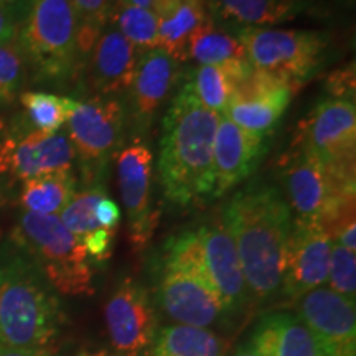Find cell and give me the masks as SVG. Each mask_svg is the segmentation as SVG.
I'll return each instance as SVG.
<instances>
[{
  "label": "cell",
  "instance_id": "8d00e7d4",
  "mask_svg": "<svg viewBox=\"0 0 356 356\" xmlns=\"http://www.w3.org/2000/svg\"><path fill=\"white\" fill-rule=\"evenodd\" d=\"M19 33V26L13 22L12 15L0 6V43H13Z\"/></svg>",
  "mask_w": 356,
  "mask_h": 356
},
{
  "label": "cell",
  "instance_id": "9c48e42d",
  "mask_svg": "<svg viewBox=\"0 0 356 356\" xmlns=\"http://www.w3.org/2000/svg\"><path fill=\"white\" fill-rule=\"evenodd\" d=\"M126 126V108L115 96L97 95L78 102L65 129L91 185L104 184L109 162L124 147Z\"/></svg>",
  "mask_w": 356,
  "mask_h": 356
},
{
  "label": "cell",
  "instance_id": "2e32d148",
  "mask_svg": "<svg viewBox=\"0 0 356 356\" xmlns=\"http://www.w3.org/2000/svg\"><path fill=\"white\" fill-rule=\"evenodd\" d=\"M178 61L162 48L142 53L129 86L126 118L134 139H144L162 108L163 101L175 86Z\"/></svg>",
  "mask_w": 356,
  "mask_h": 356
},
{
  "label": "cell",
  "instance_id": "484cf974",
  "mask_svg": "<svg viewBox=\"0 0 356 356\" xmlns=\"http://www.w3.org/2000/svg\"><path fill=\"white\" fill-rule=\"evenodd\" d=\"M225 341L208 328L170 325L160 328L149 356H222Z\"/></svg>",
  "mask_w": 356,
  "mask_h": 356
},
{
  "label": "cell",
  "instance_id": "ab89813d",
  "mask_svg": "<svg viewBox=\"0 0 356 356\" xmlns=\"http://www.w3.org/2000/svg\"><path fill=\"white\" fill-rule=\"evenodd\" d=\"M233 356H259V355H257L256 351L252 350L249 345H243V346H239V348L234 351Z\"/></svg>",
  "mask_w": 356,
  "mask_h": 356
},
{
  "label": "cell",
  "instance_id": "277c9868",
  "mask_svg": "<svg viewBox=\"0 0 356 356\" xmlns=\"http://www.w3.org/2000/svg\"><path fill=\"white\" fill-rule=\"evenodd\" d=\"M162 264L202 279L221 300L226 315L241 312L251 300L233 238L221 218L172 236L163 248Z\"/></svg>",
  "mask_w": 356,
  "mask_h": 356
},
{
  "label": "cell",
  "instance_id": "b9f144b4",
  "mask_svg": "<svg viewBox=\"0 0 356 356\" xmlns=\"http://www.w3.org/2000/svg\"><path fill=\"white\" fill-rule=\"evenodd\" d=\"M341 3H345V6H353V2L355 0H340Z\"/></svg>",
  "mask_w": 356,
  "mask_h": 356
},
{
  "label": "cell",
  "instance_id": "836d02e7",
  "mask_svg": "<svg viewBox=\"0 0 356 356\" xmlns=\"http://www.w3.org/2000/svg\"><path fill=\"white\" fill-rule=\"evenodd\" d=\"M325 91L332 99L355 101L356 71L353 61L328 74L327 81H325Z\"/></svg>",
  "mask_w": 356,
  "mask_h": 356
},
{
  "label": "cell",
  "instance_id": "d590c367",
  "mask_svg": "<svg viewBox=\"0 0 356 356\" xmlns=\"http://www.w3.org/2000/svg\"><path fill=\"white\" fill-rule=\"evenodd\" d=\"M33 0H0V6H2L6 10L10 13L13 22H15L17 26L24 24V20L29 15L30 7H32Z\"/></svg>",
  "mask_w": 356,
  "mask_h": 356
},
{
  "label": "cell",
  "instance_id": "d6a6232c",
  "mask_svg": "<svg viewBox=\"0 0 356 356\" xmlns=\"http://www.w3.org/2000/svg\"><path fill=\"white\" fill-rule=\"evenodd\" d=\"M328 289L350 300H356V256L355 251L332 243L328 266Z\"/></svg>",
  "mask_w": 356,
  "mask_h": 356
},
{
  "label": "cell",
  "instance_id": "ac0fdd59",
  "mask_svg": "<svg viewBox=\"0 0 356 356\" xmlns=\"http://www.w3.org/2000/svg\"><path fill=\"white\" fill-rule=\"evenodd\" d=\"M157 302L177 325L207 328L226 315L221 300L197 275L162 264L157 284Z\"/></svg>",
  "mask_w": 356,
  "mask_h": 356
},
{
  "label": "cell",
  "instance_id": "ba28073f",
  "mask_svg": "<svg viewBox=\"0 0 356 356\" xmlns=\"http://www.w3.org/2000/svg\"><path fill=\"white\" fill-rule=\"evenodd\" d=\"M279 175L293 220L325 225L355 204L356 181L338 177L293 142L279 160Z\"/></svg>",
  "mask_w": 356,
  "mask_h": 356
},
{
  "label": "cell",
  "instance_id": "f35d334b",
  "mask_svg": "<svg viewBox=\"0 0 356 356\" xmlns=\"http://www.w3.org/2000/svg\"><path fill=\"white\" fill-rule=\"evenodd\" d=\"M73 356H118L106 346H81Z\"/></svg>",
  "mask_w": 356,
  "mask_h": 356
},
{
  "label": "cell",
  "instance_id": "e0dca14e",
  "mask_svg": "<svg viewBox=\"0 0 356 356\" xmlns=\"http://www.w3.org/2000/svg\"><path fill=\"white\" fill-rule=\"evenodd\" d=\"M296 315L318 338L328 356H356L355 300L322 286L297 300Z\"/></svg>",
  "mask_w": 356,
  "mask_h": 356
},
{
  "label": "cell",
  "instance_id": "d6986e66",
  "mask_svg": "<svg viewBox=\"0 0 356 356\" xmlns=\"http://www.w3.org/2000/svg\"><path fill=\"white\" fill-rule=\"evenodd\" d=\"M269 139L270 136L244 131L221 115L213 144V198L222 197L254 173L267 152Z\"/></svg>",
  "mask_w": 356,
  "mask_h": 356
},
{
  "label": "cell",
  "instance_id": "83f0119b",
  "mask_svg": "<svg viewBox=\"0 0 356 356\" xmlns=\"http://www.w3.org/2000/svg\"><path fill=\"white\" fill-rule=\"evenodd\" d=\"M188 60H195L198 65H225L236 60H248V56L238 37L216 26L210 17L191 38Z\"/></svg>",
  "mask_w": 356,
  "mask_h": 356
},
{
  "label": "cell",
  "instance_id": "3957f363",
  "mask_svg": "<svg viewBox=\"0 0 356 356\" xmlns=\"http://www.w3.org/2000/svg\"><path fill=\"white\" fill-rule=\"evenodd\" d=\"M63 323L60 297L38 267L12 243L0 249V343L55 346Z\"/></svg>",
  "mask_w": 356,
  "mask_h": 356
},
{
  "label": "cell",
  "instance_id": "5b68a950",
  "mask_svg": "<svg viewBox=\"0 0 356 356\" xmlns=\"http://www.w3.org/2000/svg\"><path fill=\"white\" fill-rule=\"evenodd\" d=\"M10 243L30 257L56 292L65 296L95 293L92 262L60 216L24 211L12 229Z\"/></svg>",
  "mask_w": 356,
  "mask_h": 356
},
{
  "label": "cell",
  "instance_id": "7c38bea8",
  "mask_svg": "<svg viewBox=\"0 0 356 356\" xmlns=\"http://www.w3.org/2000/svg\"><path fill=\"white\" fill-rule=\"evenodd\" d=\"M118 186L127 216L129 241L142 252L152 241L159 225V211L152 207L154 155L144 139H132L115 154Z\"/></svg>",
  "mask_w": 356,
  "mask_h": 356
},
{
  "label": "cell",
  "instance_id": "603a6c76",
  "mask_svg": "<svg viewBox=\"0 0 356 356\" xmlns=\"http://www.w3.org/2000/svg\"><path fill=\"white\" fill-rule=\"evenodd\" d=\"M252 66L248 60H236L225 65H198L186 76L184 88L203 108L225 114L236 84L246 76Z\"/></svg>",
  "mask_w": 356,
  "mask_h": 356
},
{
  "label": "cell",
  "instance_id": "e575fe53",
  "mask_svg": "<svg viewBox=\"0 0 356 356\" xmlns=\"http://www.w3.org/2000/svg\"><path fill=\"white\" fill-rule=\"evenodd\" d=\"M95 216L101 228L118 231L119 222H121V210H119L118 203L109 198V195H104L96 204Z\"/></svg>",
  "mask_w": 356,
  "mask_h": 356
},
{
  "label": "cell",
  "instance_id": "52a82bcc",
  "mask_svg": "<svg viewBox=\"0 0 356 356\" xmlns=\"http://www.w3.org/2000/svg\"><path fill=\"white\" fill-rule=\"evenodd\" d=\"M239 42L254 70L300 89L327 65L332 50L328 33L302 29H239Z\"/></svg>",
  "mask_w": 356,
  "mask_h": 356
},
{
  "label": "cell",
  "instance_id": "8fae6325",
  "mask_svg": "<svg viewBox=\"0 0 356 356\" xmlns=\"http://www.w3.org/2000/svg\"><path fill=\"white\" fill-rule=\"evenodd\" d=\"M76 160L66 129L56 132L32 131L24 118L0 127V180L25 181L55 170H70Z\"/></svg>",
  "mask_w": 356,
  "mask_h": 356
},
{
  "label": "cell",
  "instance_id": "f1b7e54d",
  "mask_svg": "<svg viewBox=\"0 0 356 356\" xmlns=\"http://www.w3.org/2000/svg\"><path fill=\"white\" fill-rule=\"evenodd\" d=\"M140 53L159 48V19L152 10L114 3L111 22Z\"/></svg>",
  "mask_w": 356,
  "mask_h": 356
},
{
  "label": "cell",
  "instance_id": "7bdbcfd3",
  "mask_svg": "<svg viewBox=\"0 0 356 356\" xmlns=\"http://www.w3.org/2000/svg\"><path fill=\"white\" fill-rule=\"evenodd\" d=\"M0 236H2V231H0Z\"/></svg>",
  "mask_w": 356,
  "mask_h": 356
},
{
  "label": "cell",
  "instance_id": "1f68e13d",
  "mask_svg": "<svg viewBox=\"0 0 356 356\" xmlns=\"http://www.w3.org/2000/svg\"><path fill=\"white\" fill-rule=\"evenodd\" d=\"M25 81V60L13 43H0V108L12 104Z\"/></svg>",
  "mask_w": 356,
  "mask_h": 356
},
{
  "label": "cell",
  "instance_id": "cb8c5ba5",
  "mask_svg": "<svg viewBox=\"0 0 356 356\" xmlns=\"http://www.w3.org/2000/svg\"><path fill=\"white\" fill-rule=\"evenodd\" d=\"M159 19V48L178 63L188 60L191 38L210 20L204 0H177Z\"/></svg>",
  "mask_w": 356,
  "mask_h": 356
},
{
  "label": "cell",
  "instance_id": "7402d4cb",
  "mask_svg": "<svg viewBox=\"0 0 356 356\" xmlns=\"http://www.w3.org/2000/svg\"><path fill=\"white\" fill-rule=\"evenodd\" d=\"M211 20L228 29H267L314 13L318 0H210Z\"/></svg>",
  "mask_w": 356,
  "mask_h": 356
},
{
  "label": "cell",
  "instance_id": "ffe728a7",
  "mask_svg": "<svg viewBox=\"0 0 356 356\" xmlns=\"http://www.w3.org/2000/svg\"><path fill=\"white\" fill-rule=\"evenodd\" d=\"M142 53L113 24L91 50V84L99 96H118L131 86Z\"/></svg>",
  "mask_w": 356,
  "mask_h": 356
},
{
  "label": "cell",
  "instance_id": "7a4b0ae2",
  "mask_svg": "<svg viewBox=\"0 0 356 356\" xmlns=\"http://www.w3.org/2000/svg\"><path fill=\"white\" fill-rule=\"evenodd\" d=\"M221 114L203 108L181 86L163 119L159 175L163 195L178 207L213 197V144Z\"/></svg>",
  "mask_w": 356,
  "mask_h": 356
},
{
  "label": "cell",
  "instance_id": "9a60e30c",
  "mask_svg": "<svg viewBox=\"0 0 356 356\" xmlns=\"http://www.w3.org/2000/svg\"><path fill=\"white\" fill-rule=\"evenodd\" d=\"M293 92L296 89L284 79L251 68L236 84L222 115L244 131L270 136L291 104Z\"/></svg>",
  "mask_w": 356,
  "mask_h": 356
},
{
  "label": "cell",
  "instance_id": "4dcf8cb0",
  "mask_svg": "<svg viewBox=\"0 0 356 356\" xmlns=\"http://www.w3.org/2000/svg\"><path fill=\"white\" fill-rule=\"evenodd\" d=\"M78 19L79 60L91 53L97 37L109 25L115 0H70Z\"/></svg>",
  "mask_w": 356,
  "mask_h": 356
},
{
  "label": "cell",
  "instance_id": "5bb4252c",
  "mask_svg": "<svg viewBox=\"0 0 356 356\" xmlns=\"http://www.w3.org/2000/svg\"><path fill=\"white\" fill-rule=\"evenodd\" d=\"M332 243L318 222L292 220L279 292L284 299L297 302L307 292L327 284Z\"/></svg>",
  "mask_w": 356,
  "mask_h": 356
},
{
  "label": "cell",
  "instance_id": "74e56055",
  "mask_svg": "<svg viewBox=\"0 0 356 356\" xmlns=\"http://www.w3.org/2000/svg\"><path fill=\"white\" fill-rule=\"evenodd\" d=\"M55 346H47V348H17V346H8L0 343V356H55Z\"/></svg>",
  "mask_w": 356,
  "mask_h": 356
},
{
  "label": "cell",
  "instance_id": "f546056e",
  "mask_svg": "<svg viewBox=\"0 0 356 356\" xmlns=\"http://www.w3.org/2000/svg\"><path fill=\"white\" fill-rule=\"evenodd\" d=\"M104 195H108L104 184L88 185L86 188L76 191L65 207V210L58 215L61 222L70 229V233L76 236V239L81 244L99 231L106 229L101 228L95 216L96 204Z\"/></svg>",
  "mask_w": 356,
  "mask_h": 356
},
{
  "label": "cell",
  "instance_id": "60d3db41",
  "mask_svg": "<svg viewBox=\"0 0 356 356\" xmlns=\"http://www.w3.org/2000/svg\"><path fill=\"white\" fill-rule=\"evenodd\" d=\"M7 195H8L7 185L3 184L2 180H0V207H2V204H6V203H7Z\"/></svg>",
  "mask_w": 356,
  "mask_h": 356
},
{
  "label": "cell",
  "instance_id": "6da1fadb",
  "mask_svg": "<svg viewBox=\"0 0 356 356\" xmlns=\"http://www.w3.org/2000/svg\"><path fill=\"white\" fill-rule=\"evenodd\" d=\"M292 220L282 191L264 180L249 181L222 208L251 300H273L280 292Z\"/></svg>",
  "mask_w": 356,
  "mask_h": 356
},
{
  "label": "cell",
  "instance_id": "44dd1931",
  "mask_svg": "<svg viewBox=\"0 0 356 356\" xmlns=\"http://www.w3.org/2000/svg\"><path fill=\"white\" fill-rule=\"evenodd\" d=\"M248 345L259 356H328L310 328L286 310L262 315Z\"/></svg>",
  "mask_w": 356,
  "mask_h": 356
},
{
  "label": "cell",
  "instance_id": "4316f807",
  "mask_svg": "<svg viewBox=\"0 0 356 356\" xmlns=\"http://www.w3.org/2000/svg\"><path fill=\"white\" fill-rule=\"evenodd\" d=\"M20 102L25 109L24 121L32 131L56 132L66 126L79 101L51 92L26 91L20 96Z\"/></svg>",
  "mask_w": 356,
  "mask_h": 356
},
{
  "label": "cell",
  "instance_id": "d4e9b609",
  "mask_svg": "<svg viewBox=\"0 0 356 356\" xmlns=\"http://www.w3.org/2000/svg\"><path fill=\"white\" fill-rule=\"evenodd\" d=\"M76 193V178L73 170L42 173L22 181L20 204L35 215L58 216Z\"/></svg>",
  "mask_w": 356,
  "mask_h": 356
},
{
  "label": "cell",
  "instance_id": "30bf717a",
  "mask_svg": "<svg viewBox=\"0 0 356 356\" xmlns=\"http://www.w3.org/2000/svg\"><path fill=\"white\" fill-rule=\"evenodd\" d=\"M293 144L345 180L355 181L356 104L355 101H320L299 124Z\"/></svg>",
  "mask_w": 356,
  "mask_h": 356
},
{
  "label": "cell",
  "instance_id": "8992f818",
  "mask_svg": "<svg viewBox=\"0 0 356 356\" xmlns=\"http://www.w3.org/2000/svg\"><path fill=\"white\" fill-rule=\"evenodd\" d=\"M17 33L19 50L38 83L65 84L76 73L78 19L70 0H33Z\"/></svg>",
  "mask_w": 356,
  "mask_h": 356
},
{
  "label": "cell",
  "instance_id": "4fadbf2b",
  "mask_svg": "<svg viewBox=\"0 0 356 356\" xmlns=\"http://www.w3.org/2000/svg\"><path fill=\"white\" fill-rule=\"evenodd\" d=\"M109 341L118 356H145L159 332L150 292L139 280L124 277L104 307Z\"/></svg>",
  "mask_w": 356,
  "mask_h": 356
}]
</instances>
